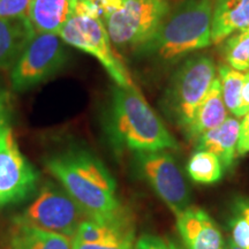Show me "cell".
<instances>
[{"mask_svg":"<svg viewBox=\"0 0 249 249\" xmlns=\"http://www.w3.org/2000/svg\"><path fill=\"white\" fill-rule=\"evenodd\" d=\"M87 218L82 208L61 186L48 181L14 220L73 239Z\"/></svg>","mask_w":249,"mask_h":249,"instance_id":"52a82bcc","label":"cell"},{"mask_svg":"<svg viewBox=\"0 0 249 249\" xmlns=\"http://www.w3.org/2000/svg\"><path fill=\"white\" fill-rule=\"evenodd\" d=\"M189 178L201 185H213L223 178L224 167L222 161L210 151L196 150L187 163Z\"/></svg>","mask_w":249,"mask_h":249,"instance_id":"ac0fdd59","label":"cell"},{"mask_svg":"<svg viewBox=\"0 0 249 249\" xmlns=\"http://www.w3.org/2000/svg\"><path fill=\"white\" fill-rule=\"evenodd\" d=\"M218 74H219L218 79L222 86V96L226 110L236 117L241 101L245 74L233 70L229 65H220L218 67Z\"/></svg>","mask_w":249,"mask_h":249,"instance_id":"ffe728a7","label":"cell"},{"mask_svg":"<svg viewBox=\"0 0 249 249\" xmlns=\"http://www.w3.org/2000/svg\"><path fill=\"white\" fill-rule=\"evenodd\" d=\"M166 241H167V244H169L171 249H187L185 246L179 244V242L174 240V239H166Z\"/></svg>","mask_w":249,"mask_h":249,"instance_id":"f1b7e54d","label":"cell"},{"mask_svg":"<svg viewBox=\"0 0 249 249\" xmlns=\"http://www.w3.org/2000/svg\"><path fill=\"white\" fill-rule=\"evenodd\" d=\"M249 134V112L246 116L244 117V119L240 123V135H239V138L240 136H245V135H248Z\"/></svg>","mask_w":249,"mask_h":249,"instance_id":"83f0119b","label":"cell"},{"mask_svg":"<svg viewBox=\"0 0 249 249\" xmlns=\"http://www.w3.org/2000/svg\"><path fill=\"white\" fill-rule=\"evenodd\" d=\"M117 51L132 53L154 35L172 9L171 0H93Z\"/></svg>","mask_w":249,"mask_h":249,"instance_id":"277c9868","label":"cell"},{"mask_svg":"<svg viewBox=\"0 0 249 249\" xmlns=\"http://www.w3.org/2000/svg\"><path fill=\"white\" fill-rule=\"evenodd\" d=\"M227 118V110L222 96L220 81L216 76L209 91L196 110L191 124L183 130L189 141L195 142L203 134L220 126Z\"/></svg>","mask_w":249,"mask_h":249,"instance_id":"5bb4252c","label":"cell"},{"mask_svg":"<svg viewBox=\"0 0 249 249\" xmlns=\"http://www.w3.org/2000/svg\"><path fill=\"white\" fill-rule=\"evenodd\" d=\"M29 4L30 0H0V18L27 14Z\"/></svg>","mask_w":249,"mask_h":249,"instance_id":"7402d4cb","label":"cell"},{"mask_svg":"<svg viewBox=\"0 0 249 249\" xmlns=\"http://www.w3.org/2000/svg\"><path fill=\"white\" fill-rule=\"evenodd\" d=\"M136 167L174 216L191 207L192 197L180 165L167 150L136 152Z\"/></svg>","mask_w":249,"mask_h":249,"instance_id":"9c48e42d","label":"cell"},{"mask_svg":"<svg viewBox=\"0 0 249 249\" xmlns=\"http://www.w3.org/2000/svg\"><path fill=\"white\" fill-rule=\"evenodd\" d=\"M176 218L177 229L187 249H224L222 231L204 209L191 205Z\"/></svg>","mask_w":249,"mask_h":249,"instance_id":"8fae6325","label":"cell"},{"mask_svg":"<svg viewBox=\"0 0 249 249\" xmlns=\"http://www.w3.org/2000/svg\"><path fill=\"white\" fill-rule=\"evenodd\" d=\"M107 130L118 150L136 154L179 149V143L135 85L113 87Z\"/></svg>","mask_w":249,"mask_h":249,"instance_id":"3957f363","label":"cell"},{"mask_svg":"<svg viewBox=\"0 0 249 249\" xmlns=\"http://www.w3.org/2000/svg\"><path fill=\"white\" fill-rule=\"evenodd\" d=\"M249 152V134L240 136L236 145V156H245Z\"/></svg>","mask_w":249,"mask_h":249,"instance_id":"4316f807","label":"cell"},{"mask_svg":"<svg viewBox=\"0 0 249 249\" xmlns=\"http://www.w3.org/2000/svg\"><path fill=\"white\" fill-rule=\"evenodd\" d=\"M67 44L58 34H36L12 67L11 87L24 92L45 82L67 65Z\"/></svg>","mask_w":249,"mask_h":249,"instance_id":"ba28073f","label":"cell"},{"mask_svg":"<svg viewBox=\"0 0 249 249\" xmlns=\"http://www.w3.org/2000/svg\"><path fill=\"white\" fill-rule=\"evenodd\" d=\"M9 123V102L7 92L0 87V128Z\"/></svg>","mask_w":249,"mask_h":249,"instance_id":"484cf974","label":"cell"},{"mask_svg":"<svg viewBox=\"0 0 249 249\" xmlns=\"http://www.w3.org/2000/svg\"><path fill=\"white\" fill-rule=\"evenodd\" d=\"M239 135L240 121L235 117H227L220 126L196 140L195 148L213 152L222 161L224 170H231L236 157Z\"/></svg>","mask_w":249,"mask_h":249,"instance_id":"9a60e30c","label":"cell"},{"mask_svg":"<svg viewBox=\"0 0 249 249\" xmlns=\"http://www.w3.org/2000/svg\"><path fill=\"white\" fill-rule=\"evenodd\" d=\"M8 245L9 249H73L71 238L14 219Z\"/></svg>","mask_w":249,"mask_h":249,"instance_id":"e0dca14e","label":"cell"},{"mask_svg":"<svg viewBox=\"0 0 249 249\" xmlns=\"http://www.w3.org/2000/svg\"><path fill=\"white\" fill-rule=\"evenodd\" d=\"M249 27V0H214L211 44H219L235 31Z\"/></svg>","mask_w":249,"mask_h":249,"instance_id":"2e32d148","label":"cell"},{"mask_svg":"<svg viewBox=\"0 0 249 249\" xmlns=\"http://www.w3.org/2000/svg\"><path fill=\"white\" fill-rule=\"evenodd\" d=\"M58 35L67 45L97 59L117 86H134L128 70L112 45L101 11L93 0H81L75 13Z\"/></svg>","mask_w":249,"mask_h":249,"instance_id":"5b68a950","label":"cell"},{"mask_svg":"<svg viewBox=\"0 0 249 249\" xmlns=\"http://www.w3.org/2000/svg\"><path fill=\"white\" fill-rule=\"evenodd\" d=\"M223 57L233 70L249 71V27L235 31L224 40Z\"/></svg>","mask_w":249,"mask_h":249,"instance_id":"d6986e66","label":"cell"},{"mask_svg":"<svg viewBox=\"0 0 249 249\" xmlns=\"http://www.w3.org/2000/svg\"><path fill=\"white\" fill-rule=\"evenodd\" d=\"M231 240L238 247L249 249V198L236 202L234 213L230 219Z\"/></svg>","mask_w":249,"mask_h":249,"instance_id":"44dd1931","label":"cell"},{"mask_svg":"<svg viewBox=\"0 0 249 249\" xmlns=\"http://www.w3.org/2000/svg\"><path fill=\"white\" fill-rule=\"evenodd\" d=\"M248 112H249V71L245 75L244 87H242V92H241V101H240V105H239L238 113H236L235 118L245 117Z\"/></svg>","mask_w":249,"mask_h":249,"instance_id":"d4e9b609","label":"cell"},{"mask_svg":"<svg viewBox=\"0 0 249 249\" xmlns=\"http://www.w3.org/2000/svg\"><path fill=\"white\" fill-rule=\"evenodd\" d=\"M214 0H182L144 44L132 52L136 61L169 67L186 55L211 45Z\"/></svg>","mask_w":249,"mask_h":249,"instance_id":"7a4b0ae2","label":"cell"},{"mask_svg":"<svg viewBox=\"0 0 249 249\" xmlns=\"http://www.w3.org/2000/svg\"><path fill=\"white\" fill-rule=\"evenodd\" d=\"M81 0H30L28 18L36 34H58Z\"/></svg>","mask_w":249,"mask_h":249,"instance_id":"4fadbf2b","label":"cell"},{"mask_svg":"<svg viewBox=\"0 0 249 249\" xmlns=\"http://www.w3.org/2000/svg\"><path fill=\"white\" fill-rule=\"evenodd\" d=\"M39 173L20 150L11 124L0 128V208L26 200L35 192Z\"/></svg>","mask_w":249,"mask_h":249,"instance_id":"30bf717a","label":"cell"},{"mask_svg":"<svg viewBox=\"0 0 249 249\" xmlns=\"http://www.w3.org/2000/svg\"><path fill=\"white\" fill-rule=\"evenodd\" d=\"M224 249H244V248L238 247V246L233 244V242L229 239V240H227V241L225 242V246H224Z\"/></svg>","mask_w":249,"mask_h":249,"instance_id":"f546056e","label":"cell"},{"mask_svg":"<svg viewBox=\"0 0 249 249\" xmlns=\"http://www.w3.org/2000/svg\"><path fill=\"white\" fill-rule=\"evenodd\" d=\"M134 249H171L166 240L157 235L143 234L135 241Z\"/></svg>","mask_w":249,"mask_h":249,"instance_id":"cb8c5ba5","label":"cell"},{"mask_svg":"<svg viewBox=\"0 0 249 249\" xmlns=\"http://www.w3.org/2000/svg\"><path fill=\"white\" fill-rule=\"evenodd\" d=\"M216 73V64L209 55H192L180 64L160 99L167 119L185 130L209 91Z\"/></svg>","mask_w":249,"mask_h":249,"instance_id":"8992f818","label":"cell"},{"mask_svg":"<svg viewBox=\"0 0 249 249\" xmlns=\"http://www.w3.org/2000/svg\"><path fill=\"white\" fill-rule=\"evenodd\" d=\"M136 240L120 242H105V244H83L73 240V249H134Z\"/></svg>","mask_w":249,"mask_h":249,"instance_id":"603a6c76","label":"cell"},{"mask_svg":"<svg viewBox=\"0 0 249 249\" xmlns=\"http://www.w3.org/2000/svg\"><path fill=\"white\" fill-rule=\"evenodd\" d=\"M35 35L27 14L0 18V71L12 70Z\"/></svg>","mask_w":249,"mask_h":249,"instance_id":"7c38bea8","label":"cell"},{"mask_svg":"<svg viewBox=\"0 0 249 249\" xmlns=\"http://www.w3.org/2000/svg\"><path fill=\"white\" fill-rule=\"evenodd\" d=\"M45 165L88 218L107 220L126 214L121 209L113 177L88 149L66 148L48 157Z\"/></svg>","mask_w":249,"mask_h":249,"instance_id":"6da1fadb","label":"cell"}]
</instances>
